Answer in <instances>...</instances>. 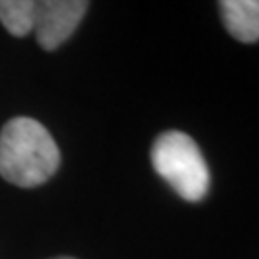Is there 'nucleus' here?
I'll return each instance as SVG.
<instances>
[{
	"instance_id": "1",
	"label": "nucleus",
	"mask_w": 259,
	"mask_h": 259,
	"mask_svg": "<svg viewBox=\"0 0 259 259\" xmlns=\"http://www.w3.org/2000/svg\"><path fill=\"white\" fill-rule=\"evenodd\" d=\"M60 167V150L42 123L14 117L0 131V177L21 188L47 183Z\"/></svg>"
},
{
	"instance_id": "2",
	"label": "nucleus",
	"mask_w": 259,
	"mask_h": 259,
	"mask_svg": "<svg viewBox=\"0 0 259 259\" xmlns=\"http://www.w3.org/2000/svg\"><path fill=\"white\" fill-rule=\"evenodd\" d=\"M150 156L156 173L183 200H204L209 188V169L192 137L181 131H165L154 140Z\"/></svg>"
},
{
	"instance_id": "3",
	"label": "nucleus",
	"mask_w": 259,
	"mask_h": 259,
	"mask_svg": "<svg viewBox=\"0 0 259 259\" xmlns=\"http://www.w3.org/2000/svg\"><path fill=\"white\" fill-rule=\"evenodd\" d=\"M89 2L84 0H42L35 2L33 31L45 50H56L73 35Z\"/></svg>"
},
{
	"instance_id": "4",
	"label": "nucleus",
	"mask_w": 259,
	"mask_h": 259,
	"mask_svg": "<svg viewBox=\"0 0 259 259\" xmlns=\"http://www.w3.org/2000/svg\"><path fill=\"white\" fill-rule=\"evenodd\" d=\"M219 14L236 40L246 45L259 40V0H221Z\"/></svg>"
},
{
	"instance_id": "5",
	"label": "nucleus",
	"mask_w": 259,
	"mask_h": 259,
	"mask_svg": "<svg viewBox=\"0 0 259 259\" xmlns=\"http://www.w3.org/2000/svg\"><path fill=\"white\" fill-rule=\"evenodd\" d=\"M33 0H0V23L14 37H25L33 31Z\"/></svg>"
},
{
	"instance_id": "6",
	"label": "nucleus",
	"mask_w": 259,
	"mask_h": 259,
	"mask_svg": "<svg viewBox=\"0 0 259 259\" xmlns=\"http://www.w3.org/2000/svg\"><path fill=\"white\" fill-rule=\"evenodd\" d=\"M56 259H73V257H56Z\"/></svg>"
}]
</instances>
